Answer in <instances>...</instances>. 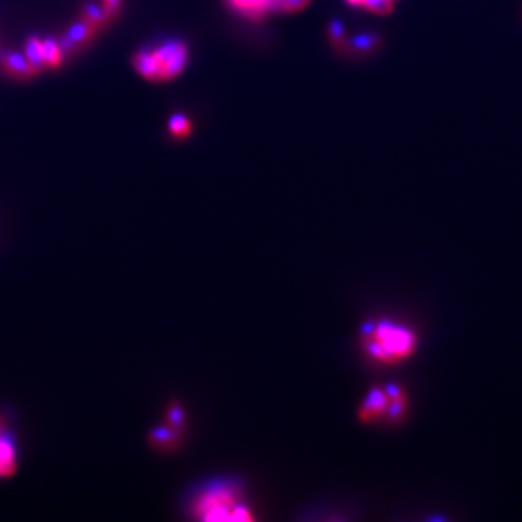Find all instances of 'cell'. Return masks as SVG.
I'll return each instance as SVG.
<instances>
[{
  "mask_svg": "<svg viewBox=\"0 0 522 522\" xmlns=\"http://www.w3.org/2000/svg\"><path fill=\"white\" fill-rule=\"evenodd\" d=\"M188 47L179 40L167 41L149 51L151 81H170L179 77L188 65Z\"/></svg>",
  "mask_w": 522,
  "mask_h": 522,
  "instance_id": "277c9868",
  "label": "cell"
},
{
  "mask_svg": "<svg viewBox=\"0 0 522 522\" xmlns=\"http://www.w3.org/2000/svg\"><path fill=\"white\" fill-rule=\"evenodd\" d=\"M407 411V396L398 384L375 387L366 396L360 407V419L364 423H375L377 419L402 418Z\"/></svg>",
  "mask_w": 522,
  "mask_h": 522,
  "instance_id": "3957f363",
  "label": "cell"
},
{
  "mask_svg": "<svg viewBox=\"0 0 522 522\" xmlns=\"http://www.w3.org/2000/svg\"><path fill=\"white\" fill-rule=\"evenodd\" d=\"M97 31H99V28L96 25H93L88 19L80 18L69 29L65 31L64 37L72 42V45L74 47L76 53H77L79 49L88 47L92 42V40L96 37Z\"/></svg>",
  "mask_w": 522,
  "mask_h": 522,
  "instance_id": "52a82bcc",
  "label": "cell"
},
{
  "mask_svg": "<svg viewBox=\"0 0 522 522\" xmlns=\"http://www.w3.org/2000/svg\"><path fill=\"white\" fill-rule=\"evenodd\" d=\"M380 44V38L373 33H363L345 42V47L357 54H367Z\"/></svg>",
  "mask_w": 522,
  "mask_h": 522,
  "instance_id": "8fae6325",
  "label": "cell"
},
{
  "mask_svg": "<svg viewBox=\"0 0 522 522\" xmlns=\"http://www.w3.org/2000/svg\"><path fill=\"white\" fill-rule=\"evenodd\" d=\"M168 131L176 138H188L192 132V122L186 115L174 113L168 120Z\"/></svg>",
  "mask_w": 522,
  "mask_h": 522,
  "instance_id": "4fadbf2b",
  "label": "cell"
},
{
  "mask_svg": "<svg viewBox=\"0 0 522 522\" xmlns=\"http://www.w3.org/2000/svg\"><path fill=\"white\" fill-rule=\"evenodd\" d=\"M25 57L33 69L40 73L45 67L44 57H42V41H40L33 35L29 37L25 44Z\"/></svg>",
  "mask_w": 522,
  "mask_h": 522,
  "instance_id": "30bf717a",
  "label": "cell"
},
{
  "mask_svg": "<svg viewBox=\"0 0 522 522\" xmlns=\"http://www.w3.org/2000/svg\"><path fill=\"white\" fill-rule=\"evenodd\" d=\"M361 8L377 15H389L393 12L395 3L392 0H363Z\"/></svg>",
  "mask_w": 522,
  "mask_h": 522,
  "instance_id": "5bb4252c",
  "label": "cell"
},
{
  "mask_svg": "<svg viewBox=\"0 0 522 522\" xmlns=\"http://www.w3.org/2000/svg\"><path fill=\"white\" fill-rule=\"evenodd\" d=\"M360 343L370 359L393 364L415 351L416 335L407 325L389 319H370L361 327Z\"/></svg>",
  "mask_w": 522,
  "mask_h": 522,
  "instance_id": "7a4b0ae2",
  "label": "cell"
},
{
  "mask_svg": "<svg viewBox=\"0 0 522 522\" xmlns=\"http://www.w3.org/2000/svg\"><path fill=\"white\" fill-rule=\"evenodd\" d=\"M189 512L202 521H251L241 486L220 479L200 486L190 496Z\"/></svg>",
  "mask_w": 522,
  "mask_h": 522,
  "instance_id": "6da1fadb",
  "label": "cell"
},
{
  "mask_svg": "<svg viewBox=\"0 0 522 522\" xmlns=\"http://www.w3.org/2000/svg\"><path fill=\"white\" fill-rule=\"evenodd\" d=\"M234 10H237L252 21L266 18L267 12L277 9V0H228Z\"/></svg>",
  "mask_w": 522,
  "mask_h": 522,
  "instance_id": "8992f818",
  "label": "cell"
},
{
  "mask_svg": "<svg viewBox=\"0 0 522 522\" xmlns=\"http://www.w3.org/2000/svg\"><path fill=\"white\" fill-rule=\"evenodd\" d=\"M328 35H329V40L336 47V48H343L345 47V42H347V38H345V32H344V26L340 21H332L328 26Z\"/></svg>",
  "mask_w": 522,
  "mask_h": 522,
  "instance_id": "9a60e30c",
  "label": "cell"
},
{
  "mask_svg": "<svg viewBox=\"0 0 522 522\" xmlns=\"http://www.w3.org/2000/svg\"><path fill=\"white\" fill-rule=\"evenodd\" d=\"M105 9L111 15V18H115V16L120 13L121 6H122V0H102Z\"/></svg>",
  "mask_w": 522,
  "mask_h": 522,
  "instance_id": "e0dca14e",
  "label": "cell"
},
{
  "mask_svg": "<svg viewBox=\"0 0 522 522\" xmlns=\"http://www.w3.org/2000/svg\"><path fill=\"white\" fill-rule=\"evenodd\" d=\"M312 0H277V9L288 13H296L305 9Z\"/></svg>",
  "mask_w": 522,
  "mask_h": 522,
  "instance_id": "2e32d148",
  "label": "cell"
},
{
  "mask_svg": "<svg viewBox=\"0 0 522 522\" xmlns=\"http://www.w3.org/2000/svg\"><path fill=\"white\" fill-rule=\"evenodd\" d=\"M2 67L9 76L18 80H28L38 74V72L29 64L25 56L12 51H5L2 54Z\"/></svg>",
  "mask_w": 522,
  "mask_h": 522,
  "instance_id": "ba28073f",
  "label": "cell"
},
{
  "mask_svg": "<svg viewBox=\"0 0 522 522\" xmlns=\"http://www.w3.org/2000/svg\"><path fill=\"white\" fill-rule=\"evenodd\" d=\"M18 467V450L8 419L0 415V478L12 476Z\"/></svg>",
  "mask_w": 522,
  "mask_h": 522,
  "instance_id": "5b68a950",
  "label": "cell"
},
{
  "mask_svg": "<svg viewBox=\"0 0 522 522\" xmlns=\"http://www.w3.org/2000/svg\"><path fill=\"white\" fill-rule=\"evenodd\" d=\"M81 18L88 19L93 25H96L99 29L104 28L112 18L105 9V6H99L96 3H86L81 8Z\"/></svg>",
  "mask_w": 522,
  "mask_h": 522,
  "instance_id": "9c48e42d",
  "label": "cell"
},
{
  "mask_svg": "<svg viewBox=\"0 0 522 522\" xmlns=\"http://www.w3.org/2000/svg\"><path fill=\"white\" fill-rule=\"evenodd\" d=\"M42 57L45 67H49V69H57L61 64L63 51L57 40L47 38L45 41H42Z\"/></svg>",
  "mask_w": 522,
  "mask_h": 522,
  "instance_id": "7c38bea8",
  "label": "cell"
}]
</instances>
